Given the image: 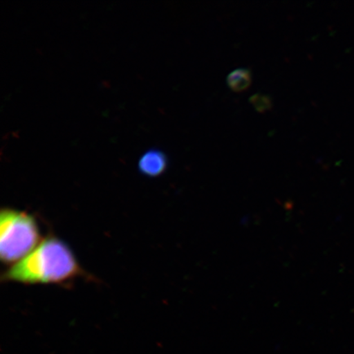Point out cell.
Wrapping results in <instances>:
<instances>
[{"mask_svg":"<svg viewBox=\"0 0 354 354\" xmlns=\"http://www.w3.org/2000/svg\"><path fill=\"white\" fill-rule=\"evenodd\" d=\"M86 276L68 243L51 234L25 259L8 268L1 281L24 285H66Z\"/></svg>","mask_w":354,"mask_h":354,"instance_id":"1","label":"cell"},{"mask_svg":"<svg viewBox=\"0 0 354 354\" xmlns=\"http://www.w3.org/2000/svg\"><path fill=\"white\" fill-rule=\"evenodd\" d=\"M35 216L26 211L3 207L0 214V259L12 267L28 256L42 241Z\"/></svg>","mask_w":354,"mask_h":354,"instance_id":"2","label":"cell"},{"mask_svg":"<svg viewBox=\"0 0 354 354\" xmlns=\"http://www.w3.org/2000/svg\"><path fill=\"white\" fill-rule=\"evenodd\" d=\"M168 165L166 154L157 149H151L141 155L138 161V170L148 177H158L167 170Z\"/></svg>","mask_w":354,"mask_h":354,"instance_id":"3","label":"cell"},{"mask_svg":"<svg viewBox=\"0 0 354 354\" xmlns=\"http://www.w3.org/2000/svg\"><path fill=\"white\" fill-rule=\"evenodd\" d=\"M251 82L252 75L250 71L245 68L234 70L227 77L229 87L236 92L246 91L250 86Z\"/></svg>","mask_w":354,"mask_h":354,"instance_id":"4","label":"cell"},{"mask_svg":"<svg viewBox=\"0 0 354 354\" xmlns=\"http://www.w3.org/2000/svg\"><path fill=\"white\" fill-rule=\"evenodd\" d=\"M251 104L254 106L258 112L265 113L272 108V100L268 96L264 95H254L250 98Z\"/></svg>","mask_w":354,"mask_h":354,"instance_id":"5","label":"cell"}]
</instances>
